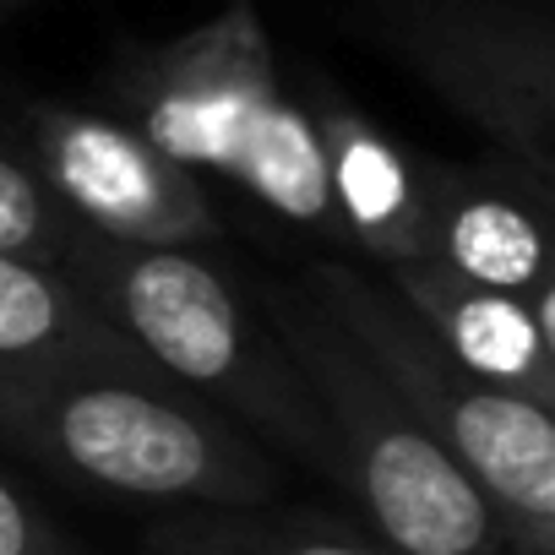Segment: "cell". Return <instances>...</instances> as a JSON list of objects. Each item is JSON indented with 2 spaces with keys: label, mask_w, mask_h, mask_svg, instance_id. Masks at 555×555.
I'll return each instance as SVG.
<instances>
[{
  "label": "cell",
  "mask_w": 555,
  "mask_h": 555,
  "mask_svg": "<svg viewBox=\"0 0 555 555\" xmlns=\"http://www.w3.org/2000/svg\"><path fill=\"white\" fill-rule=\"evenodd\" d=\"M109 99L158 153L191 175L240 185L267 212L322 234L344 256L317 131L300 99L278 82L256 0H223V12L191 34L131 50L109 77Z\"/></svg>",
  "instance_id": "1"
},
{
  "label": "cell",
  "mask_w": 555,
  "mask_h": 555,
  "mask_svg": "<svg viewBox=\"0 0 555 555\" xmlns=\"http://www.w3.org/2000/svg\"><path fill=\"white\" fill-rule=\"evenodd\" d=\"M61 278L180 392L250 425L256 441L338 474L327 420L295 360L250 295H240L207 256L191 245H120L82 229Z\"/></svg>",
  "instance_id": "2"
},
{
  "label": "cell",
  "mask_w": 555,
  "mask_h": 555,
  "mask_svg": "<svg viewBox=\"0 0 555 555\" xmlns=\"http://www.w3.org/2000/svg\"><path fill=\"white\" fill-rule=\"evenodd\" d=\"M0 441L131 501L256 512L278 495V468L250 430L175 382L104 365L0 371Z\"/></svg>",
  "instance_id": "3"
},
{
  "label": "cell",
  "mask_w": 555,
  "mask_h": 555,
  "mask_svg": "<svg viewBox=\"0 0 555 555\" xmlns=\"http://www.w3.org/2000/svg\"><path fill=\"white\" fill-rule=\"evenodd\" d=\"M306 295L398 392L414 425L474 479L506 555H555V414L463 371L382 278L327 256Z\"/></svg>",
  "instance_id": "4"
},
{
  "label": "cell",
  "mask_w": 555,
  "mask_h": 555,
  "mask_svg": "<svg viewBox=\"0 0 555 555\" xmlns=\"http://www.w3.org/2000/svg\"><path fill=\"white\" fill-rule=\"evenodd\" d=\"M250 306L272 327L311 387L333 452L338 485L376 522L382 544L398 555H506L501 528L474 490V479L414 425L398 392L365 365V354L327 322L306 289H256Z\"/></svg>",
  "instance_id": "5"
},
{
  "label": "cell",
  "mask_w": 555,
  "mask_h": 555,
  "mask_svg": "<svg viewBox=\"0 0 555 555\" xmlns=\"http://www.w3.org/2000/svg\"><path fill=\"white\" fill-rule=\"evenodd\" d=\"M382 39L463 126L555 185V28L539 0H387Z\"/></svg>",
  "instance_id": "6"
},
{
  "label": "cell",
  "mask_w": 555,
  "mask_h": 555,
  "mask_svg": "<svg viewBox=\"0 0 555 555\" xmlns=\"http://www.w3.org/2000/svg\"><path fill=\"white\" fill-rule=\"evenodd\" d=\"M28 164L39 169L50 196L99 240L196 250L223 234V218L202 175L158 153L120 115L34 104L28 109Z\"/></svg>",
  "instance_id": "7"
},
{
  "label": "cell",
  "mask_w": 555,
  "mask_h": 555,
  "mask_svg": "<svg viewBox=\"0 0 555 555\" xmlns=\"http://www.w3.org/2000/svg\"><path fill=\"white\" fill-rule=\"evenodd\" d=\"M425 175V240L441 267L468 284L517 295L539 327L555 333V256L550 202L555 185L533 169L490 153L479 164L420 158Z\"/></svg>",
  "instance_id": "8"
},
{
  "label": "cell",
  "mask_w": 555,
  "mask_h": 555,
  "mask_svg": "<svg viewBox=\"0 0 555 555\" xmlns=\"http://www.w3.org/2000/svg\"><path fill=\"white\" fill-rule=\"evenodd\" d=\"M300 109H306L317 147H322L327 196H333V212H338L344 250L382 267V272L398 267V261L430 256L420 158L403 153L360 104H349L322 77L306 82Z\"/></svg>",
  "instance_id": "9"
},
{
  "label": "cell",
  "mask_w": 555,
  "mask_h": 555,
  "mask_svg": "<svg viewBox=\"0 0 555 555\" xmlns=\"http://www.w3.org/2000/svg\"><path fill=\"white\" fill-rule=\"evenodd\" d=\"M382 284L463 371L555 414V333L539 327L517 295L468 284L436 256L387 267Z\"/></svg>",
  "instance_id": "10"
},
{
  "label": "cell",
  "mask_w": 555,
  "mask_h": 555,
  "mask_svg": "<svg viewBox=\"0 0 555 555\" xmlns=\"http://www.w3.org/2000/svg\"><path fill=\"white\" fill-rule=\"evenodd\" d=\"M12 365H104L158 376L61 272L0 256V371Z\"/></svg>",
  "instance_id": "11"
},
{
  "label": "cell",
  "mask_w": 555,
  "mask_h": 555,
  "mask_svg": "<svg viewBox=\"0 0 555 555\" xmlns=\"http://www.w3.org/2000/svg\"><path fill=\"white\" fill-rule=\"evenodd\" d=\"M147 555H398L344 528L256 517V512H185L147 539Z\"/></svg>",
  "instance_id": "12"
},
{
  "label": "cell",
  "mask_w": 555,
  "mask_h": 555,
  "mask_svg": "<svg viewBox=\"0 0 555 555\" xmlns=\"http://www.w3.org/2000/svg\"><path fill=\"white\" fill-rule=\"evenodd\" d=\"M77 240H82V223L50 196L28 153L0 142V256L61 272Z\"/></svg>",
  "instance_id": "13"
},
{
  "label": "cell",
  "mask_w": 555,
  "mask_h": 555,
  "mask_svg": "<svg viewBox=\"0 0 555 555\" xmlns=\"http://www.w3.org/2000/svg\"><path fill=\"white\" fill-rule=\"evenodd\" d=\"M0 555H77V550L12 479H0Z\"/></svg>",
  "instance_id": "14"
},
{
  "label": "cell",
  "mask_w": 555,
  "mask_h": 555,
  "mask_svg": "<svg viewBox=\"0 0 555 555\" xmlns=\"http://www.w3.org/2000/svg\"><path fill=\"white\" fill-rule=\"evenodd\" d=\"M7 7H12V0H0V17H7Z\"/></svg>",
  "instance_id": "15"
}]
</instances>
